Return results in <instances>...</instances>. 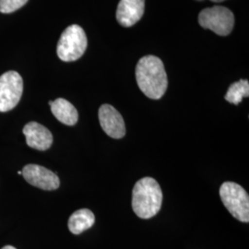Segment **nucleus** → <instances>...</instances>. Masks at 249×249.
<instances>
[{
	"instance_id": "nucleus-13",
	"label": "nucleus",
	"mask_w": 249,
	"mask_h": 249,
	"mask_svg": "<svg viewBox=\"0 0 249 249\" xmlns=\"http://www.w3.org/2000/svg\"><path fill=\"white\" fill-rule=\"evenodd\" d=\"M249 80H240L233 82L227 90L224 99L233 105H239L244 97H249Z\"/></svg>"
},
{
	"instance_id": "nucleus-16",
	"label": "nucleus",
	"mask_w": 249,
	"mask_h": 249,
	"mask_svg": "<svg viewBox=\"0 0 249 249\" xmlns=\"http://www.w3.org/2000/svg\"><path fill=\"white\" fill-rule=\"evenodd\" d=\"M212 2H215V3H220V2H223V1H225V0H211Z\"/></svg>"
},
{
	"instance_id": "nucleus-17",
	"label": "nucleus",
	"mask_w": 249,
	"mask_h": 249,
	"mask_svg": "<svg viewBox=\"0 0 249 249\" xmlns=\"http://www.w3.org/2000/svg\"><path fill=\"white\" fill-rule=\"evenodd\" d=\"M18 175H22V172H21V171H18Z\"/></svg>"
},
{
	"instance_id": "nucleus-12",
	"label": "nucleus",
	"mask_w": 249,
	"mask_h": 249,
	"mask_svg": "<svg viewBox=\"0 0 249 249\" xmlns=\"http://www.w3.org/2000/svg\"><path fill=\"white\" fill-rule=\"evenodd\" d=\"M95 223V216L89 209H80L76 211L69 219L68 226L74 234H80L89 229Z\"/></svg>"
},
{
	"instance_id": "nucleus-10",
	"label": "nucleus",
	"mask_w": 249,
	"mask_h": 249,
	"mask_svg": "<svg viewBox=\"0 0 249 249\" xmlns=\"http://www.w3.org/2000/svg\"><path fill=\"white\" fill-rule=\"evenodd\" d=\"M145 0H120L116 9V19L120 25L133 26L144 13Z\"/></svg>"
},
{
	"instance_id": "nucleus-2",
	"label": "nucleus",
	"mask_w": 249,
	"mask_h": 249,
	"mask_svg": "<svg viewBox=\"0 0 249 249\" xmlns=\"http://www.w3.org/2000/svg\"><path fill=\"white\" fill-rule=\"evenodd\" d=\"M162 191L158 182L152 178L139 180L132 191V209L142 219H150L160 212Z\"/></svg>"
},
{
	"instance_id": "nucleus-4",
	"label": "nucleus",
	"mask_w": 249,
	"mask_h": 249,
	"mask_svg": "<svg viewBox=\"0 0 249 249\" xmlns=\"http://www.w3.org/2000/svg\"><path fill=\"white\" fill-rule=\"evenodd\" d=\"M220 196L231 215L242 223H249V194L240 185L224 182L220 187Z\"/></svg>"
},
{
	"instance_id": "nucleus-9",
	"label": "nucleus",
	"mask_w": 249,
	"mask_h": 249,
	"mask_svg": "<svg viewBox=\"0 0 249 249\" xmlns=\"http://www.w3.org/2000/svg\"><path fill=\"white\" fill-rule=\"evenodd\" d=\"M27 145L38 151H46L53 144V135L48 128L37 122H30L23 127Z\"/></svg>"
},
{
	"instance_id": "nucleus-5",
	"label": "nucleus",
	"mask_w": 249,
	"mask_h": 249,
	"mask_svg": "<svg viewBox=\"0 0 249 249\" xmlns=\"http://www.w3.org/2000/svg\"><path fill=\"white\" fill-rule=\"evenodd\" d=\"M198 23L216 35L226 36L231 34L234 25V16L231 10L222 6L205 9L198 15Z\"/></svg>"
},
{
	"instance_id": "nucleus-6",
	"label": "nucleus",
	"mask_w": 249,
	"mask_h": 249,
	"mask_svg": "<svg viewBox=\"0 0 249 249\" xmlns=\"http://www.w3.org/2000/svg\"><path fill=\"white\" fill-rule=\"evenodd\" d=\"M23 92V80L16 71L0 76V112L5 113L17 107Z\"/></svg>"
},
{
	"instance_id": "nucleus-7",
	"label": "nucleus",
	"mask_w": 249,
	"mask_h": 249,
	"mask_svg": "<svg viewBox=\"0 0 249 249\" xmlns=\"http://www.w3.org/2000/svg\"><path fill=\"white\" fill-rule=\"evenodd\" d=\"M22 176L34 187L43 190H55L60 186L59 178L49 169L37 164H27L22 169Z\"/></svg>"
},
{
	"instance_id": "nucleus-14",
	"label": "nucleus",
	"mask_w": 249,
	"mask_h": 249,
	"mask_svg": "<svg viewBox=\"0 0 249 249\" xmlns=\"http://www.w3.org/2000/svg\"><path fill=\"white\" fill-rule=\"evenodd\" d=\"M28 0H0V12L9 14L23 7Z\"/></svg>"
},
{
	"instance_id": "nucleus-15",
	"label": "nucleus",
	"mask_w": 249,
	"mask_h": 249,
	"mask_svg": "<svg viewBox=\"0 0 249 249\" xmlns=\"http://www.w3.org/2000/svg\"><path fill=\"white\" fill-rule=\"evenodd\" d=\"M2 249H15L14 247H12V246H6V247H4Z\"/></svg>"
},
{
	"instance_id": "nucleus-8",
	"label": "nucleus",
	"mask_w": 249,
	"mask_h": 249,
	"mask_svg": "<svg viewBox=\"0 0 249 249\" xmlns=\"http://www.w3.org/2000/svg\"><path fill=\"white\" fill-rule=\"evenodd\" d=\"M99 121L103 130L113 139H122L125 135L124 119L116 108L103 105L99 109Z\"/></svg>"
},
{
	"instance_id": "nucleus-11",
	"label": "nucleus",
	"mask_w": 249,
	"mask_h": 249,
	"mask_svg": "<svg viewBox=\"0 0 249 249\" xmlns=\"http://www.w3.org/2000/svg\"><path fill=\"white\" fill-rule=\"evenodd\" d=\"M49 106L54 117L67 125H74L77 124L79 119V114L77 109L71 103L66 99L58 98L55 101H50Z\"/></svg>"
},
{
	"instance_id": "nucleus-1",
	"label": "nucleus",
	"mask_w": 249,
	"mask_h": 249,
	"mask_svg": "<svg viewBox=\"0 0 249 249\" xmlns=\"http://www.w3.org/2000/svg\"><path fill=\"white\" fill-rule=\"evenodd\" d=\"M136 79L139 88L152 100L161 98L168 86L164 65L154 55H146L140 59L136 68Z\"/></svg>"
},
{
	"instance_id": "nucleus-3",
	"label": "nucleus",
	"mask_w": 249,
	"mask_h": 249,
	"mask_svg": "<svg viewBox=\"0 0 249 249\" xmlns=\"http://www.w3.org/2000/svg\"><path fill=\"white\" fill-rule=\"evenodd\" d=\"M87 45L88 40L83 29L73 24L63 32L57 44L56 53L62 61L71 62L83 55Z\"/></svg>"
}]
</instances>
